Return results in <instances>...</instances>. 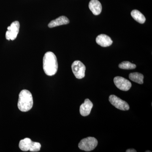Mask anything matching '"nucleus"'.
<instances>
[{
  "label": "nucleus",
  "mask_w": 152,
  "mask_h": 152,
  "mask_svg": "<svg viewBox=\"0 0 152 152\" xmlns=\"http://www.w3.org/2000/svg\"><path fill=\"white\" fill-rule=\"evenodd\" d=\"M43 67L47 75L52 76L56 73L58 69V61L56 56L53 52H47L44 55Z\"/></svg>",
  "instance_id": "1"
},
{
  "label": "nucleus",
  "mask_w": 152,
  "mask_h": 152,
  "mask_svg": "<svg viewBox=\"0 0 152 152\" xmlns=\"http://www.w3.org/2000/svg\"><path fill=\"white\" fill-rule=\"evenodd\" d=\"M33 99L31 93L27 90H22L19 95L18 107L23 112L29 111L32 108Z\"/></svg>",
  "instance_id": "2"
},
{
  "label": "nucleus",
  "mask_w": 152,
  "mask_h": 152,
  "mask_svg": "<svg viewBox=\"0 0 152 152\" xmlns=\"http://www.w3.org/2000/svg\"><path fill=\"white\" fill-rule=\"evenodd\" d=\"M97 140L93 137H88L83 139L79 143L78 147L80 149L85 151L89 152L93 151L97 146Z\"/></svg>",
  "instance_id": "3"
},
{
  "label": "nucleus",
  "mask_w": 152,
  "mask_h": 152,
  "mask_svg": "<svg viewBox=\"0 0 152 152\" xmlns=\"http://www.w3.org/2000/svg\"><path fill=\"white\" fill-rule=\"evenodd\" d=\"M72 71L77 79H81L84 77L86 67L80 61H74L72 65Z\"/></svg>",
  "instance_id": "4"
},
{
  "label": "nucleus",
  "mask_w": 152,
  "mask_h": 152,
  "mask_svg": "<svg viewBox=\"0 0 152 152\" xmlns=\"http://www.w3.org/2000/svg\"><path fill=\"white\" fill-rule=\"evenodd\" d=\"M109 100L113 106L121 110H129L130 108L129 105L126 102L121 99L115 95H110L109 97Z\"/></svg>",
  "instance_id": "5"
},
{
  "label": "nucleus",
  "mask_w": 152,
  "mask_h": 152,
  "mask_svg": "<svg viewBox=\"0 0 152 152\" xmlns=\"http://www.w3.org/2000/svg\"><path fill=\"white\" fill-rule=\"evenodd\" d=\"M20 23L18 21L13 22L10 26L7 28L8 31L6 33V38L8 40H14L16 39L20 30Z\"/></svg>",
  "instance_id": "6"
},
{
  "label": "nucleus",
  "mask_w": 152,
  "mask_h": 152,
  "mask_svg": "<svg viewBox=\"0 0 152 152\" xmlns=\"http://www.w3.org/2000/svg\"><path fill=\"white\" fill-rule=\"evenodd\" d=\"M114 82L116 86L121 91H129L132 87V83L129 81L121 77H115L114 79Z\"/></svg>",
  "instance_id": "7"
},
{
  "label": "nucleus",
  "mask_w": 152,
  "mask_h": 152,
  "mask_svg": "<svg viewBox=\"0 0 152 152\" xmlns=\"http://www.w3.org/2000/svg\"><path fill=\"white\" fill-rule=\"evenodd\" d=\"M93 107V104L89 99H86L84 103L82 104L80 107V112L81 115L87 116L91 113Z\"/></svg>",
  "instance_id": "8"
},
{
  "label": "nucleus",
  "mask_w": 152,
  "mask_h": 152,
  "mask_svg": "<svg viewBox=\"0 0 152 152\" xmlns=\"http://www.w3.org/2000/svg\"><path fill=\"white\" fill-rule=\"evenodd\" d=\"M96 42L98 45L102 47L110 46L113 43L111 38L104 34L99 35L96 38Z\"/></svg>",
  "instance_id": "9"
},
{
  "label": "nucleus",
  "mask_w": 152,
  "mask_h": 152,
  "mask_svg": "<svg viewBox=\"0 0 152 152\" xmlns=\"http://www.w3.org/2000/svg\"><path fill=\"white\" fill-rule=\"evenodd\" d=\"M89 8L95 15L100 14L102 11V5L98 0H91L89 4Z\"/></svg>",
  "instance_id": "10"
},
{
  "label": "nucleus",
  "mask_w": 152,
  "mask_h": 152,
  "mask_svg": "<svg viewBox=\"0 0 152 152\" xmlns=\"http://www.w3.org/2000/svg\"><path fill=\"white\" fill-rule=\"evenodd\" d=\"M69 23V20L66 17L62 16L53 20L49 23L48 26L50 28L56 27L62 25L68 24Z\"/></svg>",
  "instance_id": "11"
},
{
  "label": "nucleus",
  "mask_w": 152,
  "mask_h": 152,
  "mask_svg": "<svg viewBox=\"0 0 152 152\" xmlns=\"http://www.w3.org/2000/svg\"><path fill=\"white\" fill-rule=\"evenodd\" d=\"M32 143L33 141H32L31 139L26 138L20 141L19 145V148L23 151H28L31 148Z\"/></svg>",
  "instance_id": "12"
},
{
  "label": "nucleus",
  "mask_w": 152,
  "mask_h": 152,
  "mask_svg": "<svg viewBox=\"0 0 152 152\" xmlns=\"http://www.w3.org/2000/svg\"><path fill=\"white\" fill-rule=\"evenodd\" d=\"M131 15L134 20L140 24H143L146 21L145 16L137 10H133L131 12Z\"/></svg>",
  "instance_id": "13"
},
{
  "label": "nucleus",
  "mask_w": 152,
  "mask_h": 152,
  "mask_svg": "<svg viewBox=\"0 0 152 152\" xmlns=\"http://www.w3.org/2000/svg\"><path fill=\"white\" fill-rule=\"evenodd\" d=\"M144 76L142 74L138 72H134L130 73L129 75V78L131 80L139 84L143 83Z\"/></svg>",
  "instance_id": "14"
},
{
  "label": "nucleus",
  "mask_w": 152,
  "mask_h": 152,
  "mask_svg": "<svg viewBox=\"0 0 152 152\" xmlns=\"http://www.w3.org/2000/svg\"><path fill=\"white\" fill-rule=\"evenodd\" d=\"M119 67L123 69H135L136 65L129 61H124L119 64Z\"/></svg>",
  "instance_id": "15"
},
{
  "label": "nucleus",
  "mask_w": 152,
  "mask_h": 152,
  "mask_svg": "<svg viewBox=\"0 0 152 152\" xmlns=\"http://www.w3.org/2000/svg\"><path fill=\"white\" fill-rule=\"evenodd\" d=\"M41 144L37 142H33L31 147L29 150L31 152H38L40 150Z\"/></svg>",
  "instance_id": "16"
},
{
  "label": "nucleus",
  "mask_w": 152,
  "mask_h": 152,
  "mask_svg": "<svg viewBox=\"0 0 152 152\" xmlns=\"http://www.w3.org/2000/svg\"><path fill=\"white\" fill-rule=\"evenodd\" d=\"M126 152H137V151L134 149H129L127 150L126 151Z\"/></svg>",
  "instance_id": "17"
},
{
  "label": "nucleus",
  "mask_w": 152,
  "mask_h": 152,
  "mask_svg": "<svg viewBox=\"0 0 152 152\" xmlns=\"http://www.w3.org/2000/svg\"><path fill=\"white\" fill-rule=\"evenodd\" d=\"M145 152H151V151H146Z\"/></svg>",
  "instance_id": "18"
}]
</instances>
